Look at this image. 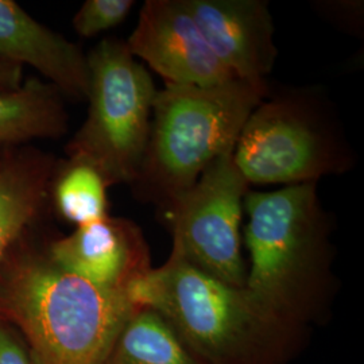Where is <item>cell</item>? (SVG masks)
<instances>
[{
	"instance_id": "1",
	"label": "cell",
	"mask_w": 364,
	"mask_h": 364,
	"mask_svg": "<svg viewBox=\"0 0 364 364\" xmlns=\"http://www.w3.org/2000/svg\"><path fill=\"white\" fill-rule=\"evenodd\" d=\"M46 243L31 228L0 263V321L19 333L38 364H102L141 306L127 291L61 269Z\"/></svg>"
},
{
	"instance_id": "2",
	"label": "cell",
	"mask_w": 364,
	"mask_h": 364,
	"mask_svg": "<svg viewBox=\"0 0 364 364\" xmlns=\"http://www.w3.org/2000/svg\"><path fill=\"white\" fill-rule=\"evenodd\" d=\"M170 326L197 364H289L308 328L264 309L247 290L198 270L176 252L127 290Z\"/></svg>"
},
{
	"instance_id": "3",
	"label": "cell",
	"mask_w": 364,
	"mask_h": 364,
	"mask_svg": "<svg viewBox=\"0 0 364 364\" xmlns=\"http://www.w3.org/2000/svg\"><path fill=\"white\" fill-rule=\"evenodd\" d=\"M245 289L260 306L308 328L323 320L336 291L332 224L317 183L248 191Z\"/></svg>"
},
{
	"instance_id": "4",
	"label": "cell",
	"mask_w": 364,
	"mask_h": 364,
	"mask_svg": "<svg viewBox=\"0 0 364 364\" xmlns=\"http://www.w3.org/2000/svg\"><path fill=\"white\" fill-rule=\"evenodd\" d=\"M269 93L267 85L239 78L210 87L166 84L156 92L144 161L130 185L134 197L168 212L213 161L234 151Z\"/></svg>"
},
{
	"instance_id": "5",
	"label": "cell",
	"mask_w": 364,
	"mask_h": 364,
	"mask_svg": "<svg viewBox=\"0 0 364 364\" xmlns=\"http://www.w3.org/2000/svg\"><path fill=\"white\" fill-rule=\"evenodd\" d=\"M248 185L317 183L353 168L355 154L324 92L282 91L248 117L234 149Z\"/></svg>"
},
{
	"instance_id": "6",
	"label": "cell",
	"mask_w": 364,
	"mask_h": 364,
	"mask_svg": "<svg viewBox=\"0 0 364 364\" xmlns=\"http://www.w3.org/2000/svg\"><path fill=\"white\" fill-rule=\"evenodd\" d=\"M87 60L88 114L66 144V156L93 168L108 188L131 185L149 142L156 84L126 41L103 39Z\"/></svg>"
},
{
	"instance_id": "7",
	"label": "cell",
	"mask_w": 364,
	"mask_h": 364,
	"mask_svg": "<svg viewBox=\"0 0 364 364\" xmlns=\"http://www.w3.org/2000/svg\"><path fill=\"white\" fill-rule=\"evenodd\" d=\"M250 185L236 168L234 151L213 161L195 185L164 213L171 251L198 270L243 289L247 266L240 225Z\"/></svg>"
},
{
	"instance_id": "8",
	"label": "cell",
	"mask_w": 364,
	"mask_h": 364,
	"mask_svg": "<svg viewBox=\"0 0 364 364\" xmlns=\"http://www.w3.org/2000/svg\"><path fill=\"white\" fill-rule=\"evenodd\" d=\"M126 43L166 84L210 87L236 80L209 48L186 0H147Z\"/></svg>"
},
{
	"instance_id": "9",
	"label": "cell",
	"mask_w": 364,
	"mask_h": 364,
	"mask_svg": "<svg viewBox=\"0 0 364 364\" xmlns=\"http://www.w3.org/2000/svg\"><path fill=\"white\" fill-rule=\"evenodd\" d=\"M46 248L61 269L108 290L127 291L153 269L142 230L134 221L111 215L54 237Z\"/></svg>"
},
{
	"instance_id": "10",
	"label": "cell",
	"mask_w": 364,
	"mask_h": 364,
	"mask_svg": "<svg viewBox=\"0 0 364 364\" xmlns=\"http://www.w3.org/2000/svg\"><path fill=\"white\" fill-rule=\"evenodd\" d=\"M209 48L235 77L267 85L278 50L264 0H186Z\"/></svg>"
},
{
	"instance_id": "11",
	"label": "cell",
	"mask_w": 364,
	"mask_h": 364,
	"mask_svg": "<svg viewBox=\"0 0 364 364\" xmlns=\"http://www.w3.org/2000/svg\"><path fill=\"white\" fill-rule=\"evenodd\" d=\"M0 57L33 66L72 100H87V55L76 43L39 23L14 0H0Z\"/></svg>"
},
{
	"instance_id": "12",
	"label": "cell",
	"mask_w": 364,
	"mask_h": 364,
	"mask_svg": "<svg viewBox=\"0 0 364 364\" xmlns=\"http://www.w3.org/2000/svg\"><path fill=\"white\" fill-rule=\"evenodd\" d=\"M58 164L28 144L0 149V263L43 216Z\"/></svg>"
},
{
	"instance_id": "13",
	"label": "cell",
	"mask_w": 364,
	"mask_h": 364,
	"mask_svg": "<svg viewBox=\"0 0 364 364\" xmlns=\"http://www.w3.org/2000/svg\"><path fill=\"white\" fill-rule=\"evenodd\" d=\"M69 126L65 97L49 81L30 77L13 91H0V149L58 139Z\"/></svg>"
},
{
	"instance_id": "14",
	"label": "cell",
	"mask_w": 364,
	"mask_h": 364,
	"mask_svg": "<svg viewBox=\"0 0 364 364\" xmlns=\"http://www.w3.org/2000/svg\"><path fill=\"white\" fill-rule=\"evenodd\" d=\"M102 364H197L166 321L139 308L120 329Z\"/></svg>"
},
{
	"instance_id": "15",
	"label": "cell",
	"mask_w": 364,
	"mask_h": 364,
	"mask_svg": "<svg viewBox=\"0 0 364 364\" xmlns=\"http://www.w3.org/2000/svg\"><path fill=\"white\" fill-rule=\"evenodd\" d=\"M107 189L103 177L91 166L60 161L50 186V203L63 220L82 227L109 215Z\"/></svg>"
},
{
	"instance_id": "16",
	"label": "cell",
	"mask_w": 364,
	"mask_h": 364,
	"mask_svg": "<svg viewBox=\"0 0 364 364\" xmlns=\"http://www.w3.org/2000/svg\"><path fill=\"white\" fill-rule=\"evenodd\" d=\"M134 0H87L73 16V28L80 37L92 38L126 21Z\"/></svg>"
},
{
	"instance_id": "17",
	"label": "cell",
	"mask_w": 364,
	"mask_h": 364,
	"mask_svg": "<svg viewBox=\"0 0 364 364\" xmlns=\"http://www.w3.org/2000/svg\"><path fill=\"white\" fill-rule=\"evenodd\" d=\"M0 364H38L13 326L0 321Z\"/></svg>"
},
{
	"instance_id": "18",
	"label": "cell",
	"mask_w": 364,
	"mask_h": 364,
	"mask_svg": "<svg viewBox=\"0 0 364 364\" xmlns=\"http://www.w3.org/2000/svg\"><path fill=\"white\" fill-rule=\"evenodd\" d=\"M25 66L0 57V91H13L23 84Z\"/></svg>"
}]
</instances>
